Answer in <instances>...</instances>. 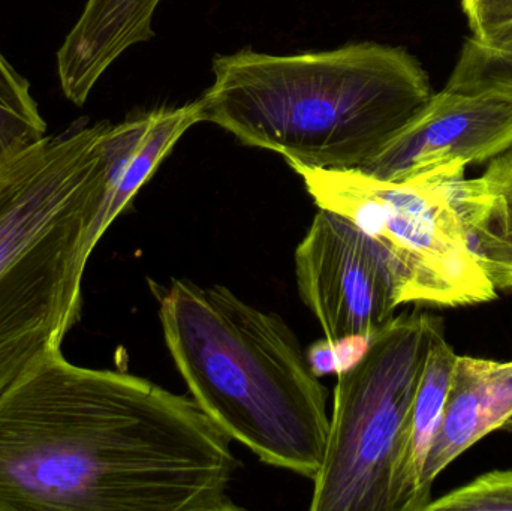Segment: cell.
Returning <instances> with one entry per match:
<instances>
[{"label":"cell","mask_w":512,"mask_h":511,"mask_svg":"<svg viewBox=\"0 0 512 511\" xmlns=\"http://www.w3.org/2000/svg\"><path fill=\"white\" fill-rule=\"evenodd\" d=\"M231 440L191 395L42 350L0 395V511H237Z\"/></svg>","instance_id":"1"},{"label":"cell","mask_w":512,"mask_h":511,"mask_svg":"<svg viewBox=\"0 0 512 511\" xmlns=\"http://www.w3.org/2000/svg\"><path fill=\"white\" fill-rule=\"evenodd\" d=\"M213 74L203 122L328 170L366 167L435 93L417 57L378 42L286 56L246 48L216 56Z\"/></svg>","instance_id":"2"},{"label":"cell","mask_w":512,"mask_h":511,"mask_svg":"<svg viewBox=\"0 0 512 511\" xmlns=\"http://www.w3.org/2000/svg\"><path fill=\"white\" fill-rule=\"evenodd\" d=\"M165 345L201 410L270 467L315 479L327 446L328 390L276 312L225 285H155Z\"/></svg>","instance_id":"3"},{"label":"cell","mask_w":512,"mask_h":511,"mask_svg":"<svg viewBox=\"0 0 512 511\" xmlns=\"http://www.w3.org/2000/svg\"><path fill=\"white\" fill-rule=\"evenodd\" d=\"M108 126L75 123L0 164V395L80 321L87 263L113 225Z\"/></svg>","instance_id":"4"},{"label":"cell","mask_w":512,"mask_h":511,"mask_svg":"<svg viewBox=\"0 0 512 511\" xmlns=\"http://www.w3.org/2000/svg\"><path fill=\"white\" fill-rule=\"evenodd\" d=\"M441 318L394 315L366 356L337 375L324 461L312 511H415L408 474L409 429Z\"/></svg>","instance_id":"5"},{"label":"cell","mask_w":512,"mask_h":511,"mask_svg":"<svg viewBox=\"0 0 512 511\" xmlns=\"http://www.w3.org/2000/svg\"><path fill=\"white\" fill-rule=\"evenodd\" d=\"M288 165L319 209L342 216L384 246L396 276L397 306L463 308L498 296L469 249L454 206L453 183L466 173L463 165L405 182L357 168Z\"/></svg>","instance_id":"6"},{"label":"cell","mask_w":512,"mask_h":511,"mask_svg":"<svg viewBox=\"0 0 512 511\" xmlns=\"http://www.w3.org/2000/svg\"><path fill=\"white\" fill-rule=\"evenodd\" d=\"M301 302L330 341L373 338L396 309V276L384 246L346 221L319 209L294 254Z\"/></svg>","instance_id":"7"},{"label":"cell","mask_w":512,"mask_h":511,"mask_svg":"<svg viewBox=\"0 0 512 511\" xmlns=\"http://www.w3.org/2000/svg\"><path fill=\"white\" fill-rule=\"evenodd\" d=\"M512 149V104L490 95L445 87L361 168L391 182L471 164H483Z\"/></svg>","instance_id":"8"},{"label":"cell","mask_w":512,"mask_h":511,"mask_svg":"<svg viewBox=\"0 0 512 511\" xmlns=\"http://www.w3.org/2000/svg\"><path fill=\"white\" fill-rule=\"evenodd\" d=\"M162 0H86L80 17L57 51L63 95L86 104L102 75L125 51L153 36Z\"/></svg>","instance_id":"9"},{"label":"cell","mask_w":512,"mask_h":511,"mask_svg":"<svg viewBox=\"0 0 512 511\" xmlns=\"http://www.w3.org/2000/svg\"><path fill=\"white\" fill-rule=\"evenodd\" d=\"M466 242L496 291L512 290V149L489 161L480 177L453 183Z\"/></svg>","instance_id":"10"},{"label":"cell","mask_w":512,"mask_h":511,"mask_svg":"<svg viewBox=\"0 0 512 511\" xmlns=\"http://www.w3.org/2000/svg\"><path fill=\"white\" fill-rule=\"evenodd\" d=\"M489 369L490 360L456 357L441 422L424 467L423 482L429 491L442 471L495 432L490 414Z\"/></svg>","instance_id":"11"},{"label":"cell","mask_w":512,"mask_h":511,"mask_svg":"<svg viewBox=\"0 0 512 511\" xmlns=\"http://www.w3.org/2000/svg\"><path fill=\"white\" fill-rule=\"evenodd\" d=\"M456 357V351L442 330L430 348L409 429L406 474L415 511H426L432 501V491H429L423 482L424 467L441 422Z\"/></svg>","instance_id":"12"},{"label":"cell","mask_w":512,"mask_h":511,"mask_svg":"<svg viewBox=\"0 0 512 511\" xmlns=\"http://www.w3.org/2000/svg\"><path fill=\"white\" fill-rule=\"evenodd\" d=\"M445 87L512 104V32L496 41L466 39Z\"/></svg>","instance_id":"13"},{"label":"cell","mask_w":512,"mask_h":511,"mask_svg":"<svg viewBox=\"0 0 512 511\" xmlns=\"http://www.w3.org/2000/svg\"><path fill=\"white\" fill-rule=\"evenodd\" d=\"M47 135L30 84L0 51V164Z\"/></svg>","instance_id":"14"},{"label":"cell","mask_w":512,"mask_h":511,"mask_svg":"<svg viewBox=\"0 0 512 511\" xmlns=\"http://www.w3.org/2000/svg\"><path fill=\"white\" fill-rule=\"evenodd\" d=\"M426 511H512V470L478 476L468 485L430 501Z\"/></svg>","instance_id":"15"},{"label":"cell","mask_w":512,"mask_h":511,"mask_svg":"<svg viewBox=\"0 0 512 511\" xmlns=\"http://www.w3.org/2000/svg\"><path fill=\"white\" fill-rule=\"evenodd\" d=\"M370 341L372 338L363 335L343 336L336 341L319 339L307 348V362L318 378L333 372L339 375L354 368L366 356Z\"/></svg>","instance_id":"16"},{"label":"cell","mask_w":512,"mask_h":511,"mask_svg":"<svg viewBox=\"0 0 512 511\" xmlns=\"http://www.w3.org/2000/svg\"><path fill=\"white\" fill-rule=\"evenodd\" d=\"M472 36L496 41L512 32V0H460Z\"/></svg>","instance_id":"17"},{"label":"cell","mask_w":512,"mask_h":511,"mask_svg":"<svg viewBox=\"0 0 512 511\" xmlns=\"http://www.w3.org/2000/svg\"><path fill=\"white\" fill-rule=\"evenodd\" d=\"M501 431L508 432V434L512 435V417L511 419H508L507 422H505V425L502 426Z\"/></svg>","instance_id":"18"}]
</instances>
